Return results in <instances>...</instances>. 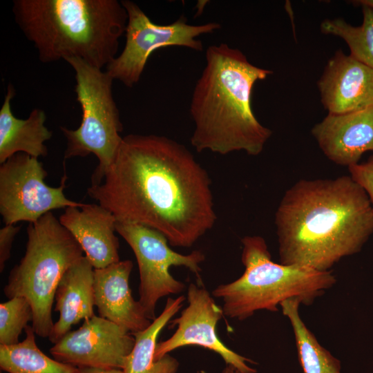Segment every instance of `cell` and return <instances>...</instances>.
<instances>
[{"label": "cell", "mask_w": 373, "mask_h": 373, "mask_svg": "<svg viewBox=\"0 0 373 373\" xmlns=\"http://www.w3.org/2000/svg\"><path fill=\"white\" fill-rule=\"evenodd\" d=\"M211 186L184 145L163 135L130 134L87 193L117 222L149 227L171 245L190 247L216 221Z\"/></svg>", "instance_id": "obj_1"}, {"label": "cell", "mask_w": 373, "mask_h": 373, "mask_svg": "<svg viewBox=\"0 0 373 373\" xmlns=\"http://www.w3.org/2000/svg\"><path fill=\"white\" fill-rule=\"evenodd\" d=\"M280 263L321 271L359 252L373 233V209L350 176L301 180L275 215Z\"/></svg>", "instance_id": "obj_2"}, {"label": "cell", "mask_w": 373, "mask_h": 373, "mask_svg": "<svg viewBox=\"0 0 373 373\" xmlns=\"http://www.w3.org/2000/svg\"><path fill=\"white\" fill-rule=\"evenodd\" d=\"M205 60L189 107L191 145L198 152L259 155L271 131L256 117L251 93L255 83L273 72L252 64L242 51L224 43L209 46Z\"/></svg>", "instance_id": "obj_3"}, {"label": "cell", "mask_w": 373, "mask_h": 373, "mask_svg": "<svg viewBox=\"0 0 373 373\" xmlns=\"http://www.w3.org/2000/svg\"><path fill=\"white\" fill-rule=\"evenodd\" d=\"M12 10L41 62L76 57L101 69L116 57L128 21L117 0H14Z\"/></svg>", "instance_id": "obj_4"}, {"label": "cell", "mask_w": 373, "mask_h": 373, "mask_svg": "<svg viewBox=\"0 0 373 373\" xmlns=\"http://www.w3.org/2000/svg\"><path fill=\"white\" fill-rule=\"evenodd\" d=\"M241 242L244 273L213 291L222 299L223 314L229 318L244 321L257 311L277 312L288 299L296 298L308 306L336 283L331 271L274 262L261 236H247Z\"/></svg>", "instance_id": "obj_5"}, {"label": "cell", "mask_w": 373, "mask_h": 373, "mask_svg": "<svg viewBox=\"0 0 373 373\" xmlns=\"http://www.w3.org/2000/svg\"><path fill=\"white\" fill-rule=\"evenodd\" d=\"M27 234L25 254L10 271L3 293L8 299L26 298L32 309L31 325L35 334L48 338L54 325L52 309L58 284L84 251L52 212L29 223Z\"/></svg>", "instance_id": "obj_6"}, {"label": "cell", "mask_w": 373, "mask_h": 373, "mask_svg": "<svg viewBox=\"0 0 373 373\" xmlns=\"http://www.w3.org/2000/svg\"><path fill=\"white\" fill-rule=\"evenodd\" d=\"M75 73V91L82 116L79 126H61L66 138L64 160L94 154L99 164L91 176V185L99 184L115 160L123 137L119 112L113 95L114 79L102 69L76 57L65 60Z\"/></svg>", "instance_id": "obj_7"}, {"label": "cell", "mask_w": 373, "mask_h": 373, "mask_svg": "<svg viewBox=\"0 0 373 373\" xmlns=\"http://www.w3.org/2000/svg\"><path fill=\"white\" fill-rule=\"evenodd\" d=\"M121 3L128 15L126 43L121 53L106 66V72L128 88L140 81L155 50L182 46L201 51L203 44L197 37L220 28V24L216 22L191 25L183 16L169 24H156L136 3L130 0H122Z\"/></svg>", "instance_id": "obj_8"}, {"label": "cell", "mask_w": 373, "mask_h": 373, "mask_svg": "<svg viewBox=\"0 0 373 373\" xmlns=\"http://www.w3.org/2000/svg\"><path fill=\"white\" fill-rule=\"evenodd\" d=\"M116 232L126 241L136 257L140 280L138 300L147 317L153 321L157 301L164 296L179 294L185 287L170 274V267L184 266L199 277L200 264L205 256L199 250L186 255L174 251L162 233L146 226L117 222Z\"/></svg>", "instance_id": "obj_9"}, {"label": "cell", "mask_w": 373, "mask_h": 373, "mask_svg": "<svg viewBox=\"0 0 373 373\" xmlns=\"http://www.w3.org/2000/svg\"><path fill=\"white\" fill-rule=\"evenodd\" d=\"M48 175L38 158L19 153L0 166V213L6 224L35 222L51 211L68 207H82L64 193L66 175L58 187L44 182Z\"/></svg>", "instance_id": "obj_10"}, {"label": "cell", "mask_w": 373, "mask_h": 373, "mask_svg": "<svg viewBox=\"0 0 373 373\" xmlns=\"http://www.w3.org/2000/svg\"><path fill=\"white\" fill-rule=\"evenodd\" d=\"M134 344L128 331L95 315L65 334L50 352L55 359L78 368L122 370Z\"/></svg>", "instance_id": "obj_11"}, {"label": "cell", "mask_w": 373, "mask_h": 373, "mask_svg": "<svg viewBox=\"0 0 373 373\" xmlns=\"http://www.w3.org/2000/svg\"><path fill=\"white\" fill-rule=\"evenodd\" d=\"M189 305L180 316L172 321L177 325L175 333L167 340L157 343L155 360L158 361L170 352L186 345H198L219 354L226 365L249 373H256L248 363L254 362L227 347L216 333V325L224 315L204 287L191 283L188 287Z\"/></svg>", "instance_id": "obj_12"}, {"label": "cell", "mask_w": 373, "mask_h": 373, "mask_svg": "<svg viewBox=\"0 0 373 373\" xmlns=\"http://www.w3.org/2000/svg\"><path fill=\"white\" fill-rule=\"evenodd\" d=\"M318 87L328 113H347L373 106V69L341 50L328 60Z\"/></svg>", "instance_id": "obj_13"}, {"label": "cell", "mask_w": 373, "mask_h": 373, "mask_svg": "<svg viewBox=\"0 0 373 373\" xmlns=\"http://www.w3.org/2000/svg\"><path fill=\"white\" fill-rule=\"evenodd\" d=\"M312 133L335 164L347 167L358 164L364 153L373 151V106L347 113H328Z\"/></svg>", "instance_id": "obj_14"}, {"label": "cell", "mask_w": 373, "mask_h": 373, "mask_svg": "<svg viewBox=\"0 0 373 373\" xmlns=\"http://www.w3.org/2000/svg\"><path fill=\"white\" fill-rule=\"evenodd\" d=\"M133 262L119 260L94 269L95 306L99 316L133 334L151 324L146 312L135 300L129 286Z\"/></svg>", "instance_id": "obj_15"}, {"label": "cell", "mask_w": 373, "mask_h": 373, "mask_svg": "<svg viewBox=\"0 0 373 373\" xmlns=\"http://www.w3.org/2000/svg\"><path fill=\"white\" fill-rule=\"evenodd\" d=\"M81 246L94 269L119 261L117 220L113 213L97 204L68 207L59 218Z\"/></svg>", "instance_id": "obj_16"}, {"label": "cell", "mask_w": 373, "mask_h": 373, "mask_svg": "<svg viewBox=\"0 0 373 373\" xmlns=\"http://www.w3.org/2000/svg\"><path fill=\"white\" fill-rule=\"evenodd\" d=\"M94 267L86 256L71 265L61 277L55 293V311L59 317L49 340L56 343L82 320L94 316Z\"/></svg>", "instance_id": "obj_17"}, {"label": "cell", "mask_w": 373, "mask_h": 373, "mask_svg": "<svg viewBox=\"0 0 373 373\" xmlns=\"http://www.w3.org/2000/svg\"><path fill=\"white\" fill-rule=\"evenodd\" d=\"M15 95L14 86L9 84L0 109L1 164L19 153L36 158L47 155L44 142L52 137V132L45 126L46 113L41 108H34L25 119L13 115L10 100Z\"/></svg>", "instance_id": "obj_18"}, {"label": "cell", "mask_w": 373, "mask_h": 373, "mask_svg": "<svg viewBox=\"0 0 373 373\" xmlns=\"http://www.w3.org/2000/svg\"><path fill=\"white\" fill-rule=\"evenodd\" d=\"M184 296L168 298L162 312L144 330L132 334L135 344L127 356L122 369L124 373H176L179 367L177 359L166 354L155 360L157 340L161 330L180 309Z\"/></svg>", "instance_id": "obj_19"}, {"label": "cell", "mask_w": 373, "mask_h": 373, "mask_svg": "<svg viewBox=\"0 0 373 373\" xmlns=\"http://www.w3.org/2000/svg\"><path fill=\"white\" fill-rule=\"evenodd\" d=\"M301 303L296 298L284 300L282 312L292 327L299 363L304 373H341V361L323 347L307 328L299 314Z\"/></svg>", "instance_id": "obj_20"}, {"label": "cell", "mask_w": 373, "mask_h": 373, "mask_svg": "<svg viewBox=\"0 0 373 373\" xmlns=\"http://www.w3.org/2000/svg\"><path fill=\"white\" fill-rule=\"evenodd\" d=\"M25 338L11 345H0V367L8 373H75L78 367L52 359L37 346L32 325Z\"/></svg>", "instance_id": "obj_21"}, {"label": "cell", "mask_w": 373, "mask_h": 373, "mask_svg": "<svg viewBox=\"0 0 373 373\" xmlns=\"http://www.w3.org/2000/svg\"><path fill=\"white\" fill-rule=\"evenodd\" d=\"M363 22L358 26L343 19H326L321 25V32L343 39L349 46L352 57L373 69V9L361 6Z\"/></svg>", "instance_id": "obj_22"}, {"label": "cell", "mask_w": 373, "mask_h": 373, "mask_svg": "<svg viewBox=\"0 0 373 373\" xmlns=\"http://www.w3.org/2000/svg\"><path fill=\"white\" fill-rule=\"evenodd\" d=\"M33 313L29 301L14 297L0 304V345L19 343L22 331L32 321Z\"/></svg>", "instance_id": "obj_23"}, {"label": "cell", "mask_w": 373, "mask_h": 373, "mask_svg": "<svg viewBox=\"0 0 373 373\" xmlns=\"http://www.w3.org/2000/svg\"><path fill=\"white\" fill-rule=\"evenodd\" d=\"M350 177L367 193L373 209V156L365 162L348 166Z\"/></svg>", "instance_id": "obj_24"}, {"label": "cell", "mask_w": 373, "mask_h": 373, "mask_svg": "<svg viewBox=\"0 0 373 373\" xmlns=\"http://www.w3.org/2000/svg\"><path fill=\"white\" fill-rule=\"evenodd\" d=\"M20 227L15 224H6L0 229V271L4 269L6 262L10 258L12 242Z\"/></svg>", "instance_id": "obj_25"}, {"label": "cell", "mask_w": 373, "mask_h": 373, "mask_svg": "<svg viewBox=\"0 0 373 373\" xmlns=\"http://www.w3.org/2000/svg\"><path fill=\"white\" fill-rule=\"evenodd\" d=\"M75 373H124L123 370L117 368L81 367Z\"/></svg>", "instance_id": "obj_26"}, {"label": "cell", "mask_w": 373, "mask_h": 373, "mask_svg": "<svg viewBox=\"0 0 373 373\" xmlns=\"http://www.w3.org/2000/svg\"><path fill=\"white\" fill-rule=\"evenodd\" d=\"M354 4L366 6L373 9V0H359L352 1Z\"/></svg>", "instance_id": "obj_27"}, {"label": "cell", "mask_w": 373, "mask_h": 373, "mask_svg": "<svg viewBox=\"0 0 373 373\" xmlns=\"http://www.w3.org/2000/svg\"><path fill=\"white\" fill-rule=\"evenodd\" d=\"M222 373H247V372H242L232 366H227L223 370Z\"/></svg>", "instance_id": "obj_28"}]
</instances>
